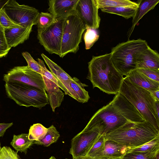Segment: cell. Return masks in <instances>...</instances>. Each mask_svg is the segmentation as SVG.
<instances>
[{
  "mask_svg": "<svg viewBox=\"0 0 159 159\" xmlns=\"http://www.w3.org/2000/svg\"><path fill=\"white\" fill-rule=\"evenodd\" d=\"M119 92L135 107L145 121L159 130V118L156 114L155 107L157 100L150 91L132 83L124 77Z\"/></svg>",
  "mask_w": 159,
  "mask_h": 159,
  "instance_id": "obj_3",
  "label": "cell"
},
{
  "mask_svg": "<svg viewBox=\"0 0 159 159\" xmlns=\"http://www.w3.org/2000/svg\"><path fill=\"white\" fill-rule=\"evenodd\" d=\"M69 159L66 158V159Z\"/></svg>",
  "mask_w": 159,
  "mask_h": 159,
  "instance_id": "obj_46",
  "label": "cell"
},
{
  "mask_svg": "<svg viewBox=\"0 0 159 159\" xmlns=\"http://www.w3.org/2000/svg\"><path fill=\"white\" fill-rule=\"evenodd\" d=\"M22 55L27 62V66L33 71L42 75V71L39 64L34 59L30 53L25 52H22Z\"/></svg>",
  "mask_w": 159,
  "mask_h": 159,
  "instance_id": "obj_35",
  "label": "cell"
},
{
  "mask_svg": "<svg viewBox=\"0 0 159 159\" xmlns=\"http://www.w3.org/2000/svg\"><path fill=\"white\" fill-rule=\"evenodd\" d=\"M136 61L137 69L149 68L159 70V54L149 46L137 55Z\"/></svg>",
  "mask_w": 159,
  "mask_h": 159,
  "instance_id": "obj_15",
  "label": "cell"
},
{
  "mask_svg": "<svg viewBox=\"0 0 159 159\" xmlns=\"http://www.w3.org/2000/svg\"><path fill=\"white\" fill-rule=\"evenodd\" d=\"M41 56L48 67L50 71L58 82L59 87L66 93L64 86L67 81L72 78L65 72L61 67L52 61L43 53Z\"/></svg>",
  "mask_w": 159,
  "mask_h": 159,
  "instance_id": "obj_21",
  "label": "cell"
},
{
  "mask_svg": "<svg viewBox=\"0 0 159 159\" xmlns=\"http://www.w3.org/2000/svg\"><path fill=\"white\" fill-rule=\"evenodd\" d=\"M4 8L8 16L22 27L36 25L39 12L35 8L25 5H20L16 0H8Z\"/></svg>",
  "mask_w": 159,
  "mask_h": 159,
  "instance_id": "obj_9",
  "label": "cell"
},
{
  "mask_svg": "<svg viewBox=\"0 0 159 159\" xmlns=\"http://www.w3.org/2000/svg\"><path fill=\"white\" fill-rule=\"evenodd\" d=\"M137 70L150 79L159 82V70L149 68H138Z\"/></svg>",
  "mask_w": 159,
  "mask_h": 159,
  "instance_id": "obj_37",
  "label": "cell"
},
{
  "mask_svg": "<svg viewBox=\"0 0 159 159\" xmlns=\"http://www.w3.org/2000/svg\"><path fill=\"white\" fill-rule=\"evenodd\" d=\"M32 27L5 29V35L9 46L11 48L15 47L28 39L32 31Z\"/></svg>",
  "mask_w": 159,
  "mask_h": 159,
  "instance_id": "obj_16",
  "label": "cell"
},
{
  "mask_svg": "<svg viewBox=\"0 0 159 159\" xmlns=\"http://www.w3.org/2000/svg\"><path fill=\"white\" fill-rule=\"evenodd\" d=\"M8 0H0V10L3 8Z\"/></svg>",
  "mask_w": 159,
  "mask_h": 159,
  "instance_id": "obj_42",
  "label": "cell"
},
{
  "mask_svg": "<svg viewBox=\"0 0 159 159\" xmlns=\"http://www.w3.org/2000/svg\"><path fill=\"white\" fill-rule=\"evenodd\" d=\"M0 25L5 29L21 27L13 21L7 15L4 8L0 10Z\"/></svg>",
  "mask_w": 159,
  "mask_h": 159,
  "instance_id": "obj_32",
  "label": "cell"
},
{
  "mask_svg": "<svg viewBox=\"0 0 159 159\" xmlns=\"http://www.w3.org/2000/svg\"><path fill=\"white\" fill-rule=\"evenodd\" d=\"M65 19H55L48 27L38 32L37 37L39 43L50 54L60 56Z\"/></svg>",
  "mask_w": 159,
  "mask_h": 159,
  "instance_id": "obj_8",
  "label": "cell"
},
{
  "mask_svg": "<svg viewBox=\"0 0 159 159\" xmlns=\"http://www.w3.org/2000/svg\"><path fill=\"white\" fill-rule=\"evenodd\" d=\"M54 17L50 13H39L37 20L38 32L40 31L51 25L55 20Z\"/></svg>",
  "mask_w": 159,
  "mask_h": 159,
  "instance_id": "obj_31",
  "label": "cell"
},
{
  "mask_svg": "<svg viewBox=\"0 0 159 159\" xmlns=\"http://www.w3.org/2000/svg\"><path fill=\"white\" fill-rule=\"evenodd\" d=\"M99 8L96 0H78L76 11L85 26L97 29L101 19L98 13Z\"/></svg>",
  "mask_w": 159,
  "mask_h": 159,
  "instance_id": "obj_12",
  "label": "cell"
},
{
  "mask_svg": "<svg viewBox=\"0 0 159 159\" xmlns=\"http://www.w3.org/2000/svg\"><path fill=\"white\" fill-rule=\"evenodd\" d=\"M47 131L48 128L41 124H34L30 128L28 138L31 141H39L44 137Z\"/></svg>",
  "mask_w": 159,
  "mask_h": 159,
  "instance_id": "obj_29",
  "label": "cell"
},
{
  "mask_svg": "<svg viewBox=\"0 0 159 159\" xmlns=\"http://www.w3.org/2000/svg\"><path fill=\"white\" fill-rule=\"evenodd\" d=\"M127 148L110 141H107L102 155L107 156H117L123 155L126 152Z\"/></svg>",
  "mask_w": 159,
  "mask_h": 159,
  "instance_id": "obj_25",
  "label": "cell"
},
{
  "mask_svg": "<svg viewBox=\"0 0 159 159\" xmlns=\"http://www.w3.org/2000/svg\"><path fill=\"white\" fill-rule=\"evenodd\" d=\"M11 48L6 40L5 29L0 25V58L6 57Z\"/></svg>",
  "mask_w": 159,
  "mask_h": 159,
  "instance_id": "obj_34",
  "label": "cell"
},
{
  "mask_svg": "<svg viewBox=\"0 0 159 159\" xmlns=\"http://www.w3.org/2000/svg\"><path fill=\"white\" fill-rule=\"evenodd\" d=\"M78 0H49L48 11L55 19L66 18L76 11Z\"/></svg>",
  "mask_w": 159,
  "mask_h": 159,
  "instance_id": "obj_14",
  "label": "cell"
},
{
  "mask_svg": "<svg viewBox=\"0 0 159 159\" xmlns=\"http://www.w3.org/2000/svg\"><path fill=\"white\" fill-rule=\"evenodd\" d=\"M98 8L119 7H136L137 2L129 0H96Z\"/></svg>",
  "mask_w": 159,
  "mask_h": 159,
  "instance_id": "obj_26",
  "label": "cell"
},
{
  "mask_svg": "<svg viewBox=\"0 0 159 159\" xmlns=\"http://www.w3.org/2000/svg\"><path fill=\"white\" fill-rule=\"evenodd\" d=\"M129 122L110 102L95 113L82 131L95 130L105 134Z\"/></svg>",
  "mask_w": 159,
  "mask_h": 159,
  "instance_id": "obj_6",
  "label": "cell"
},
{
  "mask_svg": "<svg viewBox=\"0 0 159 159\" xmlns=\"http://www.w3.org/2000/svg\"><path fill=\"white\" fill-rule=\"evenodd\" d=\"M86 31L84 35L85 48L86 50L90 49L98 40L99 35L97 29L91 28L85 26Z\"/></svg>",
  "mask_w": 159,
  "mask_h": 159,
  "instance_id": "obj_30",
  "label": "cell"
},
{
  "mask_svg": "<svg viewBox=\"0 0 159 159\" xmlns=\"http://www.w3.org/2000/svg\"><path fill=\"white\" fill-rule=\"evenodd\" d=\"M125 77L132 83L150 92L159 89V82L148 78L137 69L131 71Z\"/></svg>",
  "mask_w": 159,
  "mask_h": 159,
  "instance_id": "obj_19",
  "label": "cell"
},
{
  "mask_svg": "<svg viewBox=\"0 0 159 159\" xmlns=\"http://www.w3.org/2000/svg\"><path fill=\"white\" fill-rule=\"evenodd\" d=\"M48 159H57L54 156H52Z\"/></svg>",
  "mask_w": 159,
  "mask_h": 159,
  "instance_id": "obj_44",
  "label": "cell"
},
{
  "mask_svg": "<svg viewBox=\"0 0 159 159\" xmlns=\"http://www.w3.org/2000/svg\"><path fill=\"white\" fill-rule=\"evenodd\" d=\"M86 29L76 11L65 18L60 57L62 58L68 53H76L78 51L82 35Z\"/></svg>",
  "mask_w": 159,
  "mask_h": 159,
  "instance_id": "obj_7",
  "label": "cell"
},
{
  "mask_svg": "<svg viewBox=\"0 0 159 159\" xmlns=\"http://www.w3.org/2000/svg\"><path fill=\"white\" fill-rule=\"evenodd\" d=\"M155 110L156 114L159 118V101L156 100L155 104Z\"/></svg>",
  "mask_w": 159,
  "mask_h": 159,
  "instance_id": "obj_41",
  "label": "cell"
},
{
  "mask_svg": "<svg viewBox=\"0 0 159 159\" xmlns=\"http://www.w3.org/2000/svg\"><path fill=\"white\" fill-rule=\"evenodd\" d=\"M3 80L5 83H17L27 84L46 91L42 75L27 66H16L4 75Z\"/></svg>",
  "mask_w": 159,
  "mask_h": 159,
  "instance_id": "obj_10",
  "label": "cell"
},
{
  "mask_svg": "<svg viewBox=\"0 0 159 159\" xmlns=\"http://www.w3.org/2000/svg\"><path fill=\"white\" fill-rule=\"evenodd\" d=\"M149 46L144 40H128L120 43L111 50V59L115 69L123 76L137 69V55Z\"/></svg>",
  "mask_w": 159,
  "mask_h": 159,
  "instance_id": "obj_4",
  "label": "cell"
},
{
  "mask_svg": "<svg viewBox=\"0 0 159 159\" xmlns=\"http://www.w3.org/2000/svg\"><path fill=\"white\" fill-rule=\"evenodd\" d=\"M153 96L157 101H159V89L150 92Z\"/></svg>",
  "mask_w": 159,
  "mask_h": 159,
  "instance_id": "obj_40",
  "label": "cell"
},
{
  "mask_svg": "<svg viewBox=\"0 0 159 159\" xmlns=\"http://www.w3.org/2000/svg\"><path fill=\"white\" fill-rule=\"evenodd\" d=\"M60 134L56 127L52 125L48 128L47 132L44 137L39 141H35L34 143L48 147L58 140Z\"/></svg>",
  "mask_w": 159,
  "mask_h": 159,
  "instance_id": "obj_27",
  "label": "cell"
},
{
  "mask_svg": "<svg viewBox=\"0 0 159 159\" xmlns=\"http://www.w3.org/2000/svg\"><path fill=\"white\" fill-rule=\"evenodd\" d=\"M66 95H68L79 102H87L90 98L88 92L84 87L88 85L81 83L76 77L72 78L68 81Z\"/></svg>",
  "mask_w": 159,
  "mask_h": 159,
  "instance_id": "obj_17",
  "label": "cell"
},
{
  "mask_svg": "<svg viewBox=\"0 0 159 159\" xmlns=\"http://www.w3.org/2000/svg\"><path fill=\"white\" fill-rule=\"evenodd\" d=\"M88 75L93 88L97 87L108 94L119 93L124 77L115 69L110 53L93 56L88 62Z\"/></svg>",
  "mask_w": 159,
  "mask_h": 159,
  "instance_id": "obj_1",
  "label": "cell"
},
{
  "mask_svg": "<svg viewBox=\"0 0 159 159\" xmlns=\"http://www.w3.org/2000/svg\"><path fill=\"white\" fill-rule=\"evenodd\" d=\"M5 88L7 97L19 106L41 109L49 103L46 91L37 88L17 83H5Z\"/></svg>",
  "mask_w": 159,
  "mask_h": 159,
  "instance_id": "obj_5",
  "label": "cell"
},
{
  "mask_svg": "<svg viewBox=\"0 0 159 159\" xmlns=\"http://www.w3.org/2000/svg\"><path fill=\"white\" fill-rule=\"evenodd\" d=\"M110 102L118 111L129 121L132 123L145 121L135 107L120 93L116 94Z\"/></svg>",
  "mask_w": 159,
  "mask_h": 159,
  "instance_id": "obj_13",
  "label": "cell"
},
{
  "mask_svg": "<svg viewBox=\"0 0 159 159\" xmlns=\"http://www.w3.org/2000/svg\"><path fill=\"white\" fill-rule=\"evenodd\" d=\"M106 140L104 134H100L85 156L96 158L102 156Z\"/></svg>",
  "mask_w": 159,
  "mask_h": 159,
  "instance_id": "obj_28",
  "label": "cell"
},
{
  "mask_svg": "<svg viewBox=\"0 0 159 159\" xmlns=\"http://www.w3.org/2000/svg\"><path fill=\"white\" fill-rule=\"evenodd\" d=\"M47 93V96L52 111L59 107L64 100V93L55 83L42 75Z\"/></svg>",
  "mask_w": 159,
  "mask_h": 159,
  "instance_id": "obj_18",
  "label": "cell"
},
{
  "mask_svg": "<svg viewBox=\"0 0 159 159\" xmlns=\"http://www.w3.org/2000/svg\"><path fill=\"white\" fill-rule=\"evenodd\" d=\"M13 125L12 122L8 123H0V137H2L6 130Z\"/></svg>",
  "mask_w": 159,
  "mask_h": 159,
  "instance_id": "obj_38",
  "label": "cell"
},
{
  "mask_svg": "<svg viewBox=\"0 0 159 159\" xmlns=\"http://www.w3.org/2000/svg\"><path fill=\"white\" fill-rule=\"evenodd\" d=\"M104 136L106 141L115 142L128 148H134L159 136V130L148 121L129 122L110 131Z\"/></svg>",
  "mask_w": 159,
  "mask_h": 159,
  "instance_id": "obj_2",
  "label": "cell"
},
{
  "mask_svg": "<svg viewBox=\"0 0 159 159\" xmlns=\"http://www.w3.org/2000/svg\"><path fill=\"white\" fill-rule=\"evenodd\" d=\"M159 0H139L137 2L138 6L133 17L131 27L128 32V39L130 38L135 26L140 20L148 11L153 9L159 3Z\"/></svg>",
  "mask_w": 159,
  "mask_h": 159,
  "instance_id": "obj_20",
  "label": "cell"
},
{
  "mask_svg": "<svg viewBox=\"0 0 159 159\" xmlns=\"http://www.w3.org/2000/svg\"><path fill=\"white\" fill-rule=\"evenodd\" d=\"M138 6L105 7L100 9L102 12L116 14L128 19L133 17Z\"/></svg>",
  "mask_w": 159,
  "mask_h": 159,
  "instance_id": "obj_24",
  "label": "cell"
},
{
  "mask_svg": "<svg viewBox=\"0 0 159 159\" xmlns=\"http://www.w3.org/2000/svg\"><path fill=\"white\" fill-rule=\"evenodd\" d=\"M146 152L159 155V136L137 147L127 148L126 152Z\"/></svg>",
  "mask_w": 159,
  "mask_h": 159,
  "instance_id": "obj_23",
  "label": "cell"
},
{
  "mask_svg": "<svg viewBox=\"0 0 159 159\" xmlns=\"http://www.w3.org/2000/svg\"><path fill=\"white\" fill-rule=\"evenodd\" d=\"M1 146H0V150L1 149Z\"/></svg>",
  "mask_w": 159,
  "mask_h": 159,
  "instance_id": "obj_45",
  "label": "cell"
},
{
  "mask_svg": "<svg viewBox=\"0 0 159 159\" xmlns=\"http://www.w3.org/2000/svg\"><path fill=\"white\" fill-rule=\"evenodd\" d=\"M123 155L117 156H111L109 157L108 159H122V157Z\"/></svg>",
  "mask_w": 159,
  "mask_h": 159,
  "instance_id": "obj_43",
  "label": "cell"
},
{
  "mask_svg": "<svg viewBox=\"0 0 159 159\" xmlns=\"http://www.w3.org/2000/svg\"><path fill=\"white\" fill-rule=\"evenodd\" d=\"M34 142L29 139L28 134L22 133L17 135H14L10 144L17 152L19 151L26 154L28 149Z\"/></svg>",
  "mask_w": 159,
  "mask_h": 159,
  "instance_id": "obj_22",
  "label": "cell"
},
{
  "mask_svg": "<svg viewBox=\"0 0 159 159\" xmlns=\"http://www.w3.org/2000/svg\"><path fill=\"white\" fill-rule=\"evenodd\" d=\"M110 157L102 156L100 157L96 158L91 157L87 156H85L80 159H108Z\"/></svg>",
  "mask_w": 159,
  "mask_h": 159,
  "instance_id": "obj_39",
  "label": "cell"
},
{
  "mask_svg": "<svg viewBox=\"0 0 159 159\" xmlns=\"http://www.w3.org/2000/svg\"><path fill=\"white\" fill-rule=\"evenodd\" d=\"M100 134L95 130L82 131L74 136L71 140L69 151L73 159L85 156Z\"/></svg>",
  "mask_w": 159,
  "mask_h": 159,
  "instance_id": "obj_11",
  "label": "cell"
},
{
  "mask_svg": "<svg viewBox=\"0 0 159 159\" xmlns=\"http://www.w3.org/2000/svg\"><path fill=\"white\" fill-rule=\"evenodd\" d=\"M0 159H21L17 154L9 147L4 146L0 150Z\"/></svg>",
  "mask_w": 159,
  "mask_h": 159,
  "instance_id": "obj_36",
  "label": "cell"
},
{
  "mask_svg": "<svg viewBox=\"0 0 159 159\" xmlns=\"http://www.w3.org/2000/svg\"><path fill=\"white\" fill-rule=\"evenodd\" d=\"M122 159H159V155L146 152H126L122 156Z\"/></svg>",
  "mask_w": 159,
  "mask_h": 159,
  "instance_id": "obj_33",
  "label": "cell"
}]
</instances>
